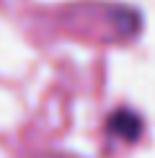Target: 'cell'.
<instances>
[{"label":"cell","mask_w":155,"mask_h":158,"mask_svg":"<svg viewBox=\"0 0 155 158\" xmlns=\"http://www.w3.org/2000/svg\"><path fill=\"white\" fill-rule=\"evenodd\" d=\"M106 130L111 135L116 137H121V140H127V143H132L134 137H140V119L132 114V111H127V109H119V111H114L111 117H109V122H106Z\"/></svg>","instance_id":"6da1fadb"}]
</instances>
